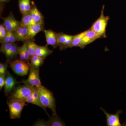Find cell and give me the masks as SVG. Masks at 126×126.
Returning <instances> with one entry per match:
<instances>
[{
  "label": "cell",
  "instance_id": "obj_15",
  "mask_svg": "<svg viewBox=\"0 0 126 126\" xmlns=\"http://www.w3.org/2000/svg\"><path fill=\"white\" fill-rule=\"evenodd\" d=\"M48 45L44 46H39L38 45L36 49L35 55L40 58L46 59L47 56L53 53V50L48 48Z\"/></svg>",
  "mask_w": 126,
  "mask_h": 126
},
{
  "label": "cell",
  "instance_id": "obj_22",
  "mask_svg": "<svg viewBox=\"0 0 126 126\" xmlns=\"http://www.w3.org/2000/svg\"><path fill=\"white\" fill-rule=\"evenodd\" d=\"M19 47L15 43H14L13 44L9 55L7 57V61L11 60L16 57L17 55L18 54Z\"/></svg>",
  "mask_w": 126,
  "mask_h": 126
},
{
  "label": "cell",
  "instance_id": "obj_18",
  "mask_svg": "<svg viewBox=\"0 0 126 126\" xmlns=\"http://www.w3.org/2000/svg\"><path fill=\"white\" fill-rule=\"evenodd\" d=\"M48 126H64L65 125L57 114L49 116V120L47 121Z\"/></svg>",
  "mask_w": 126,
  "mask_h": 126
},
{
  "label": "cell",
  "instance_id": "obj_16",
  "mask_svg": "<svg viewBox=\"0 0 126 126\" xmlns=\"http://www.w3.org/2000/svg\"><path fill=\"white\" fill-rule=\"evenodd\" d=\"M18 3L20 11L22 15L30 12L31 9V0H18Z\"/></svg>",
  "mask_w": 126,
  "mask_h": 126
},
{
  "label": "cell",
  "instance_id": "obj_12",
  "mask_svg": "<svg viewBox=\"0 0 126 126\" xmlns=\"http://www.w3.org/2000/svg\"><path fill=\"white\" fill-rule=\"evenodd\" d=\"M44 23H36L27 28V40H34L35 36L38 33L44 30Z\"/></svg>",
  "mask_w": 126,
  "mask_h": 126
},
{
  "label": "cell",
  "instance_id": "obj_31",
  "mask_svg": "<svg viewBox=\"0 0 126 126\" xmlns=\"http://www.w3.org/2000/svg\"><path fill=\"white\" fill-rule=\"evenodd\" d=\"M5 82V76L0 75V90H1L2 87L4 86Z\"/></svg>",
  "mask_w": 126,
  "mask_h": 126
},
{
  "label": "cell",
  "instance_id": "obj_8",
  "mask_svg": "<svg viewBox=\"0 0 126 126\" xmlns=\"http://www.w3.org/2000/svg\"><path fill=\"white\" fill-rule=\"evenodd\" d=\"M101 110L106 115L107 119V124L108 126H121L119 118V116L122 111V110H118L115 114H111L108 112L106 110L101 108Z\"/></svg>",
  "mask_w": 126,
  "mask_h": 126
},
{
  "label": "cell",
  "instance_id": "obj_24",
  "mask_svg": "<svg viewBox=\"0 0 126 126\" xmlns=\"http://www.w3.org/2000/svg\"><path fill=\"white\" fill-rule=\"evenodd\" d=\"M23 47V50L24 53L25 58L26 60V62L28 63H29V61H30L31 56H30L28 48H27V41L24 43V44L22 45Z\"/></svg>",
  "mask_w": 126,
  "mask_h": 126
},
{
  "label": "cell",
  "instance_id": "obj_6",
  "mask_svg": "<svg viewBox=\"0 0 126 126\" xmlns=\"http://www.w3.org/2000/svg\"><path fill=\"white\" fill-rule=\"evenodd\" d=\"M10 67L15 73L21 76L27 75L30 69L29 64L21 60L12 61Z\"/></svg>",
  "mask_w": 126,
  "mask_h": 126
},
{
  "label": "cell",
  "instance_id": "obj_34",
  "mask_svg": "<svg viewBox=\"0 0 126 126\" xmlns=\"http://www.w3.org/2000/svg\"><path fill=\"white\" fill-rule=\"evenodd\" d=\"M10 0H0V4H2L9 2Z\"/></svg>",
  "mask_w": 126,
  "mask_h": 126
},
{
  "label": "cell",
  "instance_id": "obj_2",
  "mask_svg": "<svg viewBox=\"0 0 126 126\" xmlns=\"http://www.w3.org/2000/svg\"><path fill=\"white\" fill-rule=\"evenodd\" d=\"M104 6L103 5L100 16L93 23L90 28L96 32L99 38H106L107 37L106 29L110 19L109 16H104Z\"/></svg>",
  "mask_w": 126,
  "mask_h": 126
},
{
  "label": "cell",
  "instance_id": "obj_30",
  "mask_svg": "<svg viewBox=\"0 0 126 126\" xmlns=\"http://www.w3.org/2000/svg\"><path fill=\"white\" fill-rule=\"evenodd\" d=\"M33 126H48V123L43 120H39L35 122Z\"/></svg>",
  "mask_w": 126,
  "mask_h": 126
},
{
  "label": "cell",
  "instance_id": "obj_14",
  "mask_svg": "<svg viewBox=\"0 0 126 126\" xmlns=\"http://www.w3.org/2000/svg\"><path fill=\"white\" fill-rule=\"evenodd\" d=\"M31 15L35 23H44V17L33 1L31 2Z\"/></svg>",
  "mask_w": 126,
  "mask_h": 126
},
{
  "label": "cell",
  "instance_id": "obj_19",
  "mask_svg": "<svg viewBox=\"0 0 126 126\" xmlns=\"http://www.w3.org/2000/svg\"><path fill=\"white\" fill-rule=\"evenodd\" d=\"M35 24L36 23L32 16L30 12L23 15L22 19L21 21V26L28 28Z\"/></svg>",
  "mask_w": 126,
  "mask_h": 126
},
{
  "label": "cell",
  "instance_id": "obj_11",
  "mask_svg": "<svg viewBox=\"0 0 126 126\" xmlns=\"http://www.w3.org/2000/svg\"><path fill=\"white\" fill-rule=\"evenodd\" d=\"M18 83L14 77L10 73L7 72L5 77V82L4 85V93L5 96H7L14 89L16 85Z\"/></svg>",
  "mask_w": 126,
  "mask_h": 126
},
{
  "label": "cell",
  "instance_id": "obj_32",
  "mask_svg": "<svg viewBox=\"0 0 126 126\" xmlns=\"http://www.w3.org/2000/svg\"><path fill=\"white\" fill-rule=\"evenodd\" d=\"M45 59L39 57L38 60L37 61V63H36L35 65L33 67L39 69V67H40L43 64Z\"/></svg>",
  "mask_w": 126,
  "mask_h": 126
},
{
  "label": "cell",
  "instance_id": "obj_5",
  "mask_svg": "<svg viewBox=\"0 0 126 126\" xmlns=\"http://www.w3.org/2000/svg\"><path fill=\"white\" fill-rule=\"evenodd\" d=\"M30 74L28 78L22 81L26 85L38 87L42 86L39 75V69L36 68L29 63Z\"/></svg>",
  "mask_w": 126,
  "mask_h": 126
},
{
  "label": "cell",
  "instance_id": "obj_17",
  "mask_svg": "<svg viewBox=\"0 0 126 126\" xmlns=\"http://www.w3.org/2000/svg\"><path fill=\"white\" fill-rule=\"evenodd\" d=\"M27 28L21 26L15 31L17 41L24 43L27 40Z\"/></svg>",
  "mask_w": 126,
  "mask_h": 126
},
{
  "label": "cell",
  "instance_id": "obj_26",
  "mask_svg": "<svg viewBox=\"0 0 126 126\" xmlns=\"http://www.w3.org/2000/svg\"><path fill=\"white\" fill-rule=\"evenodd\" d=\"M8 61L5 63H0V75H3L5 76L7 73V69Z\"/></svg>",
  "mask_w": 126,
  "mask_h": 126
},
{
  "label": "cell",
  "instance_id": "obj_25",
  "mask_svg": "<svg viewBox=\"0 0 126 126\" xmlns=\"http://www.w3.org/2000/svg\"><path fill=\"white\" fill-rule=\"evenodd\" d=\"M7 31L3 24L0 25V42H1L6 35Z\"/></svg>",
  "mask_w": 126,
  "mask_h": 126
},
{
  "label": "cell",
  "instance_id": "obj_23",
  "mask_svg": "<svg viewBox=\"0 0 126 126\" xmlns=\"http://www.w3.org/2000/svg\"><path fill=\"white\" fill-rule=\"evenodd\" d=\"M13 44L14 43H9L1 44L0 51L3 54H4L6 58L9 55Z\"/></svg>",
  "mask_w": 126,
  "mask_h": 126
},
{
  "label": "cell",
  "instance_id": "obj_20",
  "mask_svg": "<svg viewBox=\"0 0 126 126\" xmlns=\"http://www.w3.org/2000/svg\"><path fill=\"white\" fill-rule=\"evenodd\" d=\"M85 34V31L78 34L77 35H74L72 43L70 44L69 48L73 47H79L82 39Z\"/></svg>",
  "mask_w": 126,
  "mask_h": 126
},
{
  "label": "cell",
  "instance_id": "obj_27",
  "mask_svg": "<svg viewBox=\"0 0 126 126\" xmlns=\"http://www.w3.org/2000/svg\"><path fill=\"white\" fill-rule=\"evenodd\" d=\"M9 32V42L11 43H15L16 41H17V38L15 32Z\"/></svg>",
  "mask_w": 126,
  "mask_h": 126
},
{
  "label": "cell",
  "instance_id": "obj_28",
  "mask_svg": "<svg viewBox=\"0 0 126 126\" xmlns=\"http://www.w3.org/2000/svg\"><path fill=\"white\" fill-rule=\"evenodd\" d=\"M18 54L19 55L20 60L26 62V60L25 58L24 53V50H23V47L22 46L21 47H19Z\"/></svg>",
  "mask_w": 126,
  "mask_h": 126
},
{
  "label": "cell",
  "instance_id": "obj_13",
  "mask_svg": "<svg viewBox=\"0 0 126 126\" xmlns=\"http://www.w3.org/2000/svg\"><path fill=\"white\" fill-rule=\"evenodd\" d=\"M47 45L52 46L54 48L58 46V34L50 30H44Z\"/></svg>",
  "mask_w": 126,
  "mask_h": 126
},
{
  "label": "cell",
  "instance_id": "obj_9",
  "mask_svg": "<svg viewBox=\"0 0 126 126\" xmlns=\"http://www.w3.org/2000/svg\"><path fill=\"white\" fill-rule=\"evenodd\" d=\"M99 38H100L99 36L96 32L90 29L85 31V35L82 39L79 47L81 49L84 48L88 45Z\"/></svg>",
  "mask_w": 126,
  "mask_h": 126
},
{
  "label": "cell",
  "instance_id": "obj_1",
  "mask_svg": "<svg viewBox=\"0 0 126 126\" xmlns=\"http://www.w3.org/2000/svg\"><path fill=\"white\" fill-rule=\"evenodd\" d=\"M39 94L40 101L46 108L52 110V115H56L55 99L52 92L43 86L37 87Z\"/></svg>",
  "mask_w": 126,
  "mask_h": 126
},
{
  "label": "cell",
  "instance_id": "obj_33",
  "mask_svg": "<svg viewBox=\"0 0 126 126\" xmlns=\"http://www.w3.org/2000/svg\"><path fill=\"white\" fill-rule=\"evenodd\" d=\"M10 43V42H9V32L7 31V33L6 35L5 36L4 38L1 42L0 43L2 44H7V43Z\"/></svg>",
  "mask_w": 126,
  "mask_h": 126
},
{
  "label": "cell",
  "instance_id": "obj_21",
  "mask_svg": "<svg viewBox=\"0 0 126 126\" xmlns=\"http://www.w3.org/2000/svg\"><path fill=\"white\" fill-rule=\"evenodd\" d=\"M27 48L29 50L30 56H31L35 55L36 49L38 45L32 40H27Z\"/></svg>",
  "mask_w": 126,
  "mask_h": 126
},
{
  "label": "cell",
  "instance_id": "obj_7",
  "mask_svg": "<svg viewBox=\"0 0 126 126\" xmlns=\"http://www.w3.org/2000/svg\"><path fill=\"white\" fill-rule=\"evenodd\" d=\"M2 19L4 21L3 24L7 31L15 32L21 26V21L17 20L11 12L7 17Z\"/></svg>",
  "mask_w": 126,
  "mask_h": 126
},
{
  "label": "cell",
  "instance_id": "obj_4",
  "mask_svg": "<svg viewBox=\"0 0 126 126\" xmlns=\"http://www.w3.org/2000/svg\"><path fill=\"white\" fill-rule=\"evenodd\" d=\"M11 119L20 118L23 109L27 104L25 102L16 99H11L7 102Z\"/></svg>",
  "mask_w": 126,
  "mask_h": 126
},
{
  "label": "cell",
  "instance_id": "obj_3",
  "mask_svg": "<svg viewBox=\"0 0 126 126\" xmlns=\"http://www.w3.org/2000/svg\"><path fill=\"white\" fill-rule=\"evenodd\" d=\"M35 87L26 84L18 86L9 96V100L16 99L24 102L26 98L32 93Z\"/></svg>",
  "mask_w": 126,
  "mask_h": 126
},
{
  "label": "cell",
  "instance_id": "obj_29",
  "mask_svg": "<svg viewBox=\"0 0 126 126\" xmlns=\"http://www.w3.org/2000/svg\"><path fill=\"white\" fill-rule=\"evenodd\" d=\"M39 58V57L36 55L31 56L30 58L31 63H30L33 67H34L35 64L37 63V61L38 60Z\"/></svg>",
  "mask_w": 126,
  "mask_h": 126
},
{
  "label": "cell",
  "instance_id": "obj_10",
  "mask_svg": "<svg viewBox=\"0 0 126 126\" xmlns=\"http://www.w3.org/2000/svg\"><path fill=\"white\" fill-rule=\"evenodd\" d=\"M58 46L61 50L69 48L74 35H69L63 33H58Z\"/></svg>",
  "mask_w": 126,
  "mask_h": 126
}]
</instances>
